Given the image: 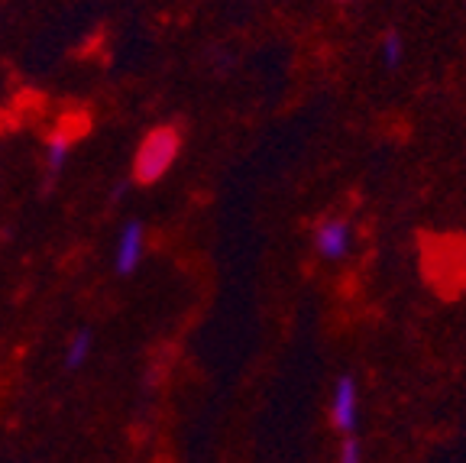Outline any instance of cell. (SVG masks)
<instances>
[{"instance_id": "cell-1", "label": "cell", "mask_w": 466, "mask_h": 463, "mask_svg": "<svg viewBox=\"0 0 466 463\" xmlns=\"http://www.w3.org/2000/svg\"><path fill=\"white\" fill-rule=\"evenodd\" d=\"M178 152H182V130L178 127H156L139 143L137 159H133V179L139 185H156L175 166Z\"/></svg>"}, {"instance_id": "cell-2", "label": "cell", "mask_w": 466, "mask_h": 463, "mask_svg": "<svg viewBox=\"0 0 466 463\" xmlns=\"http://www.w3.org/2000/svg\"><path fill=\"white\" fill-rule=\"evenodd\" d=\"M330 421L340 435H357V379L340 376L334 383V398H330Z\"/></svg>"}, {"instance_id": "cell-3", "label": "cell", "mask_w": 466, "mask_h": 463, "mask_svg": "<svg viewBox=\"0 0 466 463\" xmlns=\"http://www.w3.org/2000/svg\"><path fill=\"white\" fill-rule=\"evenodd\" d=\"M350 240H353V231L340 218H328L314 227V246L324 260H343L350 253Z\"/></svg>"}, {"instance_id": "cell-4", "label": "cell", "mask_w": 466, "mask_h": 463, "mask_svg": "<svg viewBox=\"0 0 466 463\" xmlns=\"http://www.w3.org/2000/svg\"><path fill=\"white\" fill-rule=\"evenodd\" d=\"M143 224H127L124 233H120V240H116V256H114V266L120 275H130L133 269L139 266V260H143Z\"/></svg>"}, {"instance_id": "cell-5", "label": "cell", "mask_w": 466, "mask_h": 463, "mask_svg": "<svg viewBox=\"0 0 466 463\" xmlns=\"http://www.w3.org/2000/svg\"><path fill=\"white\" fill-rule=\"evenodd\" d=\"M75 139H78V130H56L49 139V172H62V166H66L68 152H72Z\"/></svg>"}, {"instance_id": "cell-6", "label": "cell", "mask_w": 466, "mask_h": 463, "mask_svg": "<svg viewBox=\"0 0 466 463\" xmlns=\"http://www.w3.org/2000/svg\"><path fill=\"white\" fill-rule=\"evenodd\" d=\"M87 354H91V334H87V331L75 334L72 344H68V350H66V366L68 369H78L81 363L87 360Z\"/></svg>"}, {"instance_id": "cell-7", "label": "cell", "mask_w": 466, "mask_h": 463, "mask_svg": "<svg viewBox=\"0 0 466 463\" xmlns=\"http://www.w3.org/2000/svg\"><path fill=\"white\" fill-rule=\"evenodd\" d=\"M401 49H405V43H401V36L395 33V29H389L386 36H382V62H386V68H399L401 62Z\"/></svg>"}, {"instance_id": "cell-8", "label": "cell", "mask_w": 466, "mask_h": 463, "mask_svg": "<svg viewBox=\"0 0 466 463\" xmlns=\"http://www.w3.org/2000/svg\"><path fill=\"white\" fill-rule=\"evenodd\" d=\"M340 463H363V444L357 435H350L340 448Z\"/></svg>"}, {"instance_id": "cell-9", "label": "cell", "mask_w": 466, "mask_h": 463, "mask_svg": "<svg viewBox=\"0 0 466 463\" xmlns=\"http://www.w3.org/2000/svg\"><path fill=\"white\" fill-rule=\"evenodd\" d=\"M343 4H347V0H343Z\"/></svg>"}]
</instances>
